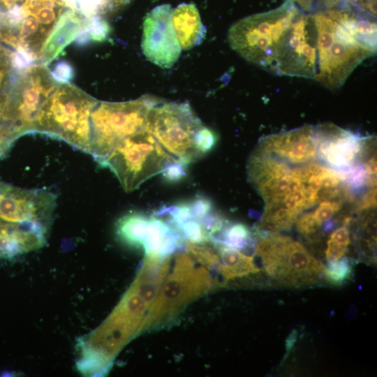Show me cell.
<instances>
[{
  "mask_svg": "<svg viewBox=\"0 0 377 377\" xmlns=\"http://www.w3.org/2000/svg\"><path fill=\"white\" fill-rule=\"evenodd\" d=\"M343 175V182L353 189L362 188L365 184H368L369 175L365 165H351L341 169Z\"/></svg>",
  "mask_w": 377,
  "mask_h": 377,
  "instance_id": "26",
  "label": "cell"
},
{
  "mask_svg": "<svg viewBox=\"0 0 377 377\" xmlns=\"http://www.w3.org/2000/svg\"><path fill=\"white\" fill-rule=\"evenodd\" d=\"M172 8L164 3L152 8L143 22L141 47L145 57L161 68H171L182 48L171 22Z\"/></svg>",
  "mask_w": 377,
  "mask_h": 377,
  "instance_id": "10",
  "label": "cell"
},
{
  "mask_svg": "<svg viewBox=\"0 0 377 377\" xmlns=\"http://www.w3.org/2000/svg\"><path fill=\"white\" fill-rule=\"evenodd\" d=\"M186 165V164L179 160H176L165 169L163 172V175L168 182L179 181L185 176Z\"/></svg>",
  "mask_w": 377,
  "mask_h": 377,
  "instance_id": "33",
  "label": "cell"
},
{
  "mask_svg": "<svg viewBox=\"0 0 377 377\" xmlns=\"http://www.w3.org/2000/svg\"><path fill=\"white\" fill-rule=\"evenodd\" d=\"M98 101L71 83L59 82L40 110L32 132L62 140L89 154L90 115Z\"/></svg>",
  "mask_w": 377,
  "mask_h": 377,
  "instance_id": "1",
  "label": "cell"
},
{
  "mask_svg": "<svg viewBox=\"0 0 377 377\" xmlns=\"http://www.w3.org/2000/svg\"><path fill=\"white\" fill-rule=\"evenodd\" d=\"M320 127L305 126L287 132L273 134L263 138L259 150L274 153L295 163L314 158L318 154Z\"/></svg>",
  "mask_w": 377,
  "mask_h": 377,
  "instance_id": "11",
  "label": "cell"
},
{
  "mask_svg": "<svg viewBox=\"0 0 377 377\" xmlns=\"http://www.w3.org/2000/svg\"><path fill=\"white\" fill-rule=\"evenodd\" d=\"M161 100L145 95L126 102L98 101L90 115V151L99 163L121 140L147 131L149 113Z\"/></svg>",
  "mask_w": 377,
  "mask_h": 377,
  "instance_id": "2",
  "label": "cell"
},
{
  "mask_svg": "<svg viewBox=\"0 0 377 377\" xmlns=\"http://www.w3.org/2000/svg\"><path fill=\"white\" fill-rule=\"evenodd\" d=\"M191 209L195 219H201L212 211V205L207 198L198 196L191 202H189Z\"/></svg>",
  "mask_w": 377,
  "mask_h": 377,
  "instance_id": "32",
  "label": "cell"
},
{
  "mask_svg": "<svg viewBox=\"0 0 377 377\" xmlns=\"http://www.w3.org/2000/svg\"><path fill=\"white\" fill-rule=\"evenodd\" d=\"M91 22V20L85 18L75 11L66 10L43 48L40 56L42 64H50L68 44L87 29Z\"/></svg>",
  "mask_w": 377,
  "mask_h": 377,
  "instance_id": "13",
  "label": "cell"
},
{
  "mask_svg": "<svg viewBox=\"0 0 377 377\" xmlns=\"http://www.w3.org/2000/svg\"><path fill=\"white\" fill-rule=\"evenodd\" d=\"M296 337L297 332L293 331L290 336L287 338L286 341V349L287 353H289V351L293 347L295 343L296 342Z\"/></svg>",
  "mask_w": 377,
  "mask_h": 377,
  "instance_id": "37",
  "label": "cell"
},
{
  "mask_svg": "<svg viewBox=\"0 0 377 377\" xmlns=\"http://www.w3.org/2000/svg\"><path fill=\"white\" fill-rule=\"evenodd\" d=\"M340 208V203L337 201L324 200L320 202L317 209L312 213L315 220L320 226L327 221Z\"/></svg>",
  "mask_w": 377,
  "mask_h": 377,
  "instance_id": "29",
  "label": "cell"
},
{
  "mask_svg": "<svg viewBox=\"0 0 377 377\" xmlns=\"http://www.w3.org/2000/svg\"><path fill=\"white\" fill-rule=\"evenodd\" d=\"M216 245L220 257L219 272L225 280L260 272L252 256L244 255L239 250L220 244Z\"/></svg>",
  "mask_w": 377,
  "mask_h": 377,
  "instance_id": "18",
  "label": "cell"
},
{
  "mask_svg": "<svg viewBox=\"0 0 377 377\" xmlns=\"http://www.w3.org/2000/svg\"><path fill=\"white\" fill-rule=\"evenodd\" d=\"M213 285L205 267H195L188 253H180L172 273L165 278L148 310L141 330L154 327L176 315L190 302L204 295Z\"/></svg>",
  "mask_w": 377,
  "mask_h": 377,
  "instance_id": "4",
  "label": "cell"
},
{
  "mask_svg": "<svg viewBox=\"0 0 377 377\" xmlns=\"http://www.w3.org/2000/svg\"><path fill=\"white\" fill-rule=\"evenodd\" d=\"M67 10L65 0H25L18 23L10 29L0 28V41L29 62L40 60L47 38Z\"/></svg>",
  "mask_w": 377,
  "mask_h": 377,
  "instance_id": "6",
  "label": "cell"
},
{
  "mask_svg": "<svg viewBox=\"0 0 377 377\" xmlns=\"http://www.w3.org/2000/svg\"><path fill=\"white\" fill-rule=\"evenodd\" d=\"M352 262L346 257L328 263L325 267L324 276L334 285H341L352 276Z\"/></svg>",
  "mask_w": 377,
  "mask_h": 377,
  "instance_id": "24",
  "label": "cell"
},
{
  "mask_svg": "<svg viewBox=\"0 0 377 377\" xmlns=\"http://www.w3.org/2000/svg\"><path fill=\"white\" fill-rule=\"evenodd\" d=\"M216 142L215 134L205 126L198 131L195 139V146L202 155L210 151Z\"/></svg>",
  "mask_w": 377,
  "mask_h": 377,
  "instance_id": "30",
  "label": "cell"
},
{
  "mask_svg": "<svg viewBox=\"0 0 377 377\" xmlns=\"http://www.w3.org/2000/svg\"><path fill=\"white\" fill-rule=\"evenodd\" d=\"M171 22L182 50H191L205 38L206 28L193 3H182L172 8Z\"/></svg>",
  "mask_w": 377,
  "mask_h": 377,
  "instance_id": "15",
  "label": "cell"
},
{
  "mask_svg": "<svg viewBox=\"0 0 377 377\" xmlns=\"http://www.w3.org/2000/svg\"><path fill=\"white\" fill-rule=\"evenodd\" d=\"M11 50L0 41V123H3L7 94L13 80L15 78L11 64Z\"/></svg>",
  "mask_w": 377,
  "mask_h": 377,
  "instance_id": "22",
  "label": "cell"
},
{
  "mask_svg": "<svg viewBox=\"0 0 377 377\" xmlns=\"http://www.w3.org/2000/svg\"><path fill=\"white\" fill-rule=\"evenodd\" d=\"M149 217L133 212L128 214L117 223V233L128 244L142 246L149 224Z\"/></svg>",
  "mask_w": 377,
  "mask_h": 377,
  "instance_id": "20",
  "label": "cell"
},
{
  "mask_svg": "<svg viewBox=\"0 0 377 377\" xmlns=\"http://www.w3.org/2000/svg\"><path fill=\"white\" fill-rule=\"evenodd\" d=\"M318 154L334 169L353 165L368 138L328 124L320 125Z\"/></svg>",
  "mask_w": 377,
  "mask_h": 377,
  "instance_id": "12",
  "label": "cell"
},
{
  "mask_svg": "<svg viewBox=\"0 0 377 377\" xmlns=\"http://www.w3.org/2000/svg\"><path fill=\"white\" fill-rule=\"evenodd\" d=\"M297 7L309 13L334 8L345 0H291Z\"/></svg>",
  "mask_w": 377,
  "mask_h": 377,
  "instance_id": "27",
  "label": "cell"
},
{
  "mask_svg": "<svg viewBox=\"0 0 377 377\" xmlns=\"http://www.w3.org/2000/svg\"><path fill=\"white\" fill-rule=\"evenodd\" d=\"M259 256L267 274L286 285H311L324 275L325 266L302 244L276 232Z\"/></svg>",
  "mask_w": 377,
  "mask_h": 377,
  "instance_id": "8",
  "label": "cell"
},
{
  "mask_svg": "<svg viewBox=\"0 0 377 377\" xmlns=\"http://www.w3.org/2000/svg\"><path fill=\"white\" fill-rule=\"evenodd\" d=\"M347 246L341 245L329 238L327 242L325 257L328 263L337 261L344 256Z\"/></svg>",
  "mask_w": 377,
  "mask_h": 377,
  "instance_id": "34",
  "label": "cell"
},
{
  "mask_svg": "<svg viewBox=\"0 0 377 377\" xmlns=\"http://www.w3.org/2000/svg\"><path fill=\"white\" fill-rule=\"evenodd\" d=\"M182 241V235L169 223L158 216L149 217L142 245L145 257L165 258L171 256Z\"/></svg>",
  "mask_w": 377,
  "mask_h": 377,
  "instance_id": "16",
  "label": "cell"
},
{
  "mask_svg": "<svg viewBox=\"0 0 377 377\" xmlns=\"http://www.w3.org/2000/svg\"><path fill=\"white\" fill-rule=\"evenodd\" d=\"M330 239L334 241L335 242L347 246L349 245L350 239V233L346 227H340L336 229L330 236Z\"/></svg>",
  "mask_w": 377,
  "mask_h": 377,
  "instance_id": "35",
  "label": "cell"
},
{
  "mask_svg": "<svg viewBox=\"0 0 377 377\" xmlns=\"http://www.w3.org/2000/svg\"><path fill=\"white\" fill-rule=\"evenodd\" d=\"M174 228L192 243L204 244L212 239L200 219H188Z\"/></svg>",
  "mask_w": 377,
  "mask_h": 377,
  "instance_id": "23",
  "label": "cell"
},
{
  "mask_svg": "<svg viewBox=\"0 0 377 377\" xmlns=\"http://www.w3.org/2000/svg\"><path fill=\"white\" fill-rule=\"evenodd\" d=\"M47 232L0 221V258H9L40 247Z\"/></svg>",
  "mask_w": 377,
  "mask_h": 377,
  "instance_id": "14",
  "label": "cell"
},
{
  "mask_svg": "<svg viewBox=\"0 0 377 377\" xmlns=\"http://www.w3.org/2000/svg\"><path fill=\"white\" fill-rule=\"evenodd\" d=\"M186 250L200 263L212 269L214 268L219 272L220 266L219 256L211 248L204 244H195L188 242Z\"/></svg>",
  "mask_w": 377,
  "mask_h": 377,
  "instance_id": "25",
  "label": "cell"
},
{
  "mask_svg": "<svg viewBox=\"0 0 377 377\" xmlns=\"http://www.w3.org/2000/svg\"><path fill=\"white\" fill-rule=\"evenodd\" d=\"M20 136L10 124H0V158L5 155L14 141Z\"/></svg>",
  "mask_w": 377,
  "mask_h": 377,
  "instance_id": "28",
  "label": "cell"
},
{
  "mask_svg": "<svg viewBox=\"0 0 377 377\" xmlns=\"http://www.w3.org/2000/svg\"><path fill=\"white\" fill-rule=\"evenodd\" d=\"M58 83L43 64L20 72L8 91L3 123L11 124L20 135L32 132L40 110Z\"/></svg>",
  "mask_w": 377,
  "mask_h": 377,
  "instance_id": "7",
  "label": "cell"
},
{
  "mask_svg": "<svg viewBox=\"0 0 377 377\" xmlns=\"http://www.w3.org/2000/svg\"><path fill=\"white\" fill-rule=\"evenodd\" d=\"M56 195L43 189H24L0 182V221L47 232Z\"/></svg>",
  "mask_w": 377,
  "mask_h": 377,
  "instance_id": "9",
  "label": "cell"
},
{
  "mask_svg": "<svg viewBox=\"0 0 377 377\" xmlns=\"http://www.w3.org/2000/svg\"><path fill=\"white\" fill-rule=\"evenodd\" d=\"M376 189L372 188L369 193L363 198L362 203L360 205L361 209H367L371 207H374L376 203Z\"/></svg>",
  "mask_w": 377,
  "mask_h": 377,
  "instance_id": "36",
  "label": "cell"
},
{
  "mask_svg": "<svg viewBox=\"0 0 377 377\" xmlns=\"http://www.w3.org/2000/svg\"><path fill=\"white\" fill-rule=\"evenodd\" d=\"M320 225L315 220L312 213L304 214L297 221V229L302 235L310 237L314 235Z\"/></svg>",
  "mask_w": 377,
  "mask_h": 377,
  "instance_id": "31",
  "label": "cell"
},
{
  "mask_svg": "<svg viewBox=\"0 0 377 377\" xmlns=\"http://www.w3.org/2000/svg\"><path fill=\"white\" fill-rule=\"evenodd\" d=\"M170 257L165 258L145 257L142 267L131 288L145 301L149 309L156 300L166 278Z\"/></svg>",
  "mask_w": 377,
  "mask_h": 377,
  "instance_id": "17",
  "label": "cell"
},
{
  "mask_svg": "<svg viewBox=\"0 0 377 377\" xmlns=\"http://www.w3.org/2000/svg\"><path fill=\"white\" fill-rule=\"evenodd\" d=\"M203 126L188 103L161 101L149 113L147 131L168 153L187 165L203 156L195 144Z\"/></svg>",
  "mask_w": 377,
  "mask_h": 377,
  "instance_id": "5",
  "label": "cell"
},
{
  "mask_svg": "<svg viewBox=\"0 0 377 377\" xmlns=\"http://www.w3.org/2000/svg\"><path fill=\"white\" fill-rule=\"evenodd\" d=\"M176 160L145 131L119 142L99 164L109 168L130 192Z\"/></svg>",
  "mask_w": 377,
  "mask_h": 377,
  "instance_id": "3",
  "label": "cell"
},
{
  "mask_svg": "<svg viewBox=\"0 0 377 377\" xmlns=\"http://www.w3.org/2000/svg\"><path fill=\"white\" fill-rule=\"evenodd\" d=\"M220 232L219 237L213 238L216 244L243 250L252 243L251 231L244 224L234 223L224 226Z\"/></svg>",
  "mask_w": 377,
  "mask_h": 377,
  "instance_id": "21",
  "label": "cell"
},
{
  "mask_svg": "<svg viewBox=\"0 0 377 377\" xmlns=\"http://www.w3.org/2000/svg\"><path fill=\"white\" fill-rule=\"evenodd\" d=\"M68 10L87 19H103L127 6L131 0H65Z\"/></svg>",
  "mask_w": 377,
  "mask_h": 377,
  "instance_id": "19",
  "label": "cell"
}]
</instances>
